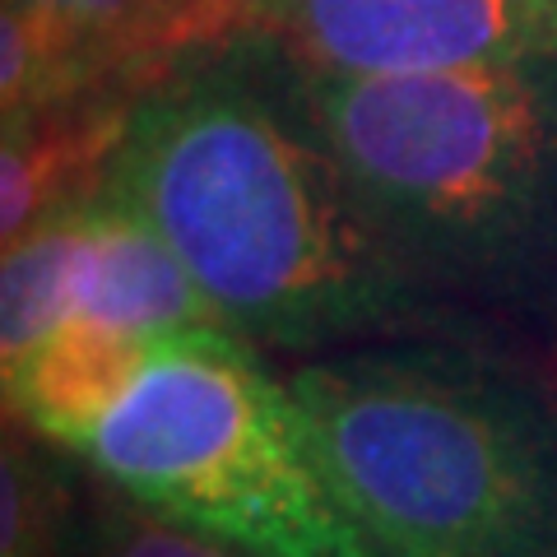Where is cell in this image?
<instances>
[{
    "mask_svg": "<svg viewBox=\"0 0 557 557\" xmlns=\"http://www.w3.org/2000/svg\"><path fill=\"white\" fill-rule=\"evenodd\" d=\"M102 196L131 205L260 354L460 344L311 131L288 57L251 33L190 51L135 98Z\"/></svg>",
    "mask_w": 557,
    "mask_h": 557,
    "instance_id": "obj_1",
    "label": "cell"
},
{
    "mask_svg": "<svg viewBox=\"0 0 557 557\" xmlns=\"http://www.w3.org/2000/svg\"><path fill=\"white\" fill-rule=\"evenodd\" d=\"M288 70L450 335L557 381V61L381 79Z\"/></svg>",
    "mask_w": 557,
    "mask_h": 557,
    "instance_id": "obj_2",
    "label": "cell"
},
{
    "mask_svg": "<svg viewBox=\"0 0 557 557\" xmlns=\"http://www.w3.org/2000/svg\"><path fill=\"white\" fill-rule=\"evenodd\" d=\"M288 391L381 557H557V381L474 344L311 358Z\"/></svg>",
    "mask_w": 557,
    "mask_h": 557,
    "instance_id": "obj_3",
    "label": "cell"
},
{
    "mask_svg": "<svg viewBox=\"0 0 557 557\" xmlns=\"http://www.w3.org/2000/svg\"><path fill=\"white\" fill-rule=\"evenodd\" d=\"M75 456L233 557H381L330 483L288 376L233 330L149 344Z\"/></svg>",
    "mask_w": 557,
    "mask_h": 557,
    "instance_id": "obj_4",
    "label": "cell"
},
{
    "mask_svg": "<svg viewBox=\"0 0 557 557\" xmlns=\"http://www.w3.org/2000/svg\"><path fill=\"white\" fill-rule=\"evenodd\" d=\"M233 33L317 75H456L557 61V0H237Z\"/></svg>",
    "mask_w": 557,
    "mask_h": 557,
    "instance_id": "obj_5",
    "label": "cell"
},
{
    "mask_svg": "<svg viewBox=\"0 0 557 557\" xmlns=\"http://www.w3.org/2000/svg\"><path fill=\"white\" fill-rule=\"evenodd\" d=\"M237 0H5L0 131L94 89L145 94L182 57L233 38Z\"/></svg>",
    "mask_w": 557,
    "mask_h": 557,
    "instance_id": "obj_6",
    "label": "cell"
},
{
    "mask_svg": "<svg viewBox=\"0 0 557 557\" xmlns=\"http://www.w3.org/2000/svg\"><path fill=\"white\" fill-rule=\"evenodd\" d=\"M70 321H89L145 344L190 335V330H228L177 251L131 205L112 196H98L84 209Z\"/></svg>",
    "mask_w": 557,
    "mask_h": 557,
    "instance_id": "obj_7",
    "label": "cell"
},
{
    "mask_svg": "<svg viewBox=\"0 0 557 557\" xmlns=\"http://www.w3.org/2000/svg\"><path fill=\"white\" fill-rule=\"evenodd\" d=\"M135 89H94L5 126L0 149V237L20 242L47 219L94 205L126 139Z\"/></svg>",
    "mask_w": 557,
    "mask_h": 557,
    "instance_id": "obj_8",
    "label": "cell"
},
{
    "mask_svg": "<svg viewBox=\"0 0 557 557\" xmlns=\"http://www.w3.org/2000/svg\"><path fill=\"white\" fill-rule=\"evenodd\" d=\"M149 344L89 321H65L42 348L5 368V405L47 446L75 456L94 423L131 386Z\"/></svg>",
    "mask_w": 557,
    "mask_h": 557,
    "instance_id": "obj_9",
    "label": "cell"
},
{
    "mask_svg": "<svg viewBox=\"0 0 557 557\" xmlns=\"http://www.w3.org/2000/svg\"><path fill=\"white\" fill-rule=\"evenodd\" d=\"M84 209L47 219L42 228L5 247V274H0V362L5 368L24 362L75 317Z\"/></svg>",
    "mask_w": 557,
    "mask_h": 557,
    "instance_id": "obj_10",
    "label": "cell"
},
{
    "mask_svg": "<svg viewBox=\"0 0 557 557\" xmlns=\"http://www.w3.org/2000/svg\"><path fill=\"white\" fill-rule=\"evenodd\" d=\"M70 487L57 465H47L28 442L5 446V525H0V557H70L75 530Z\"/></svg>",
    "mask_w": 557,
    "mask_h": 557,
    "instance_id": "obj_11",
    "label": "cell"
},
{
    "mask_svg": "<svg viewBox=\"0 0 557 557\" xmlns=\"http://www.w3.org/2000/svg\"><path fill=\"white\" fill-rule=\"evenodd\" d=\"M70 557H233L205 539L135 507L112 483H98L89 502L75 507Z\"/></svg>",
    "mask_w": 557,
    "mask_h": 557,
    "instance_id": "obj_12",
    "label": "cell"
}]
</instances>
